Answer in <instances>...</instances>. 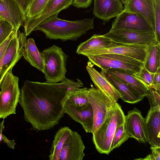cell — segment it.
I'll use <instances>...</instances> for the list:
<instances>
[{
    "label": "cell",
    "mask_w": 160,
    "mask_h": 160,
    "mask_svg": "<svg viewBox=\"0 0 160 160\" xmlns=\"http://www.w3.org/2000/svg\"><path fill=\"white\" fill-rule=\"evenodd\" d=\"M83 86L78 78L74 81L66 78L56 83L26 80L18 102L25 120L37 131L53 128L64 116V105L68 97Z\"/></svg>",
    "instance_id": "1"
},
{
    "label": "cell",
    "mask_w": 160,
    "mask_h": 160,
    "mask_svg": "<svg viewBox=\"0 0 160 160\" xmlns=\"http://www.w3.org/2000/svg\"><path fill=\"white\" fill-rule=\"evenodd\" d=\"M58 14H53L42 21L34 31H41L49 39L74 41L94 28V18L70 21L58 18Z\"/></svg>",
    "instance_id": "2"
},
{
    "label": "cell",
    "mask_w": 160,
    "mask_h": 160,
    "mask_svg": "<svg viewBox=\"0 0 160 160\" xmlns=\"http://www.w3.org/2000/svg\"><path fill=\"white\" fill-rule=\"evenodd\" d=\"M89 88H80L71 93L67 99L64 107V113L80 123L87 133H92L94 115L89 102L87 93Z\"/></svg>",
    "instance_id": "3"
},
{
    "label": "cell",
    "mask_w": 160,
    "mask_h": 160,
    "mask_svg": "<svg viewBox=\"0 0 160 160\" xmlns=\"http://www.w3.org/2000/svg\"><path fill=\"white\" fill-rule=\"evenodd\" d=\"M125 117L121 106L117 103L105 120L92 133L93 143L99 153L108 154L111 152L112 142L116 129L124 124Z\"/></svg>",
    "instance_id": "4"
},
{
    "label": "cell",
    "mask_w": 160,
    "mask_h": 160,
    "mask_svg": "<svg viewBox=\"0 0 160 160\" xmlns=\"http://www.w3.org/2000/svg\"><path fill=\"white\" fill-rule=\"evenodd\" d=\"M41 54L46 82L56 83L65 79L68 56L62 48L54 45L43 50Z\"/></svg>",
    "instance_id": "5"
},
{
    "label": "cell",
    "mask_w": 160,
    "mask_h": 160,
    "mask_svg": "<svg viewBox=\"0 0 160 160\" xmlns=\"http://www.w3.org/2000/svg\"><path fill=\"white\" fill-rule=\"evenodd\" d=\"M18 77L14 75L12 69L9 70L0 85V119H4L16 114V108L19 100L20 90Z\"/></svg>",
    "instance_id": "6"
},
{
    "label": "cell",
    "mask_w": 160,
    "mask_h": 160,
    "mask_svg": "<svg viewBox=\"0 0 160 160\" xmlns=\"http://www.w3.org/2000/svg\"><path fill=\"white\" fill-rule=\"evenodd\" d=\"M93 65L102 70L109 68L120 69L132 73L139 72L144 63L127 56L112 53H106L86 56Z\"/></svg>",
    "instance_id": "7"
},
{
    "label": "cell",
    "mask_w": 160,
    "mask_h": 160,
    "mask_svg": "<svg viewBox=\"0 0 160 160\" xmlns=\"http://www.w3.org/2000/svg\"><path fill=\"white\" fill-rule=\"evenodd\" d=\"M87 97L93 112L94 122L92 133L105 120L109 112L115 108L117 102L92 85L91 88H89Z\"/></svg>",
    "instance_id": "8"
},
{
    "label": "cell",
    "mask_w": 160,
    "mask_h": 160,
    "mask_svg": "<svg viewBox=\"0 0 160 160\" xmlns=\"http://www.w3.org/2000/svg\"><path fill=\"white\" fill-rule=\"evenodd\" d=\"M103 35L114 42L126 44L148 46L158 42L153 32L114 29Z\"/></svg>",
    "instance_id": "9"
},
{
    "label": "cell",
    "mask_w": 160,
    "mask_h": 160,
    "mask_svg": "<svg viewBox=\"0 0 160 160\" xmlns=\"http://www.w3.org/2000/svg\"><path fill=\"white\" fill-rule=\"evenodd\" d=\"M26 35L18 30L10 42L7 50L0 60V85L6 73L22 57L23 40Z\"/></svg>",
    "instance_id": "10"
},
{
    "label": "cell",
    "mask_w": 160,
    "mask_h": 160,
    "mask_svg": "<svg viewBox=\"0 0 160 160\" xmlns=\"http://www.w3.org/2000/svg\"><path fill=\"white\" fill-rule=\"evenodd\" d=\"M148 46L124 44L113 41L108 47L93 51L88 55L106 53L115 54L129 57L144 62Z\"/></svg>",
    "instance_id": "11"
},
{
    "label": "cell",
    "mask_w": 160,
    "mask_h": 160,
    "mask_svg": "<svg viewBox=\"0 0 160 160\" xmlns=\"http://www.w3.org/2000/svg\"><path fill=\"white\" fill-rule=\"evenodd\" d=\"M114 29L154 32L149 23L143 17L136 13L124 10L116 17L112 22L110 29Z\"/></svg>",
    "instance_id": "12"
},
{
    "label": "cell",
    "mask_w": 160,
    "mask_h": 160,
    "mask_svg": "<svg viewBox=\"0 0 160 160\" xmlns=\"http://www.w3.org/2000/svg\"><path fill=\"white\" fill-rule=\"evenodd\" d=\"M74 0H49L42 11L36 16L26 19L23 22L25 33L30 35L35 27L41 22L50 16L58 14L63 10L72 5Z\"/></svg>",
    "instance_id": "13"
},
{
    "label": "cell",
    "mask_w": 160,
    "mask_h": 160,
    "mask_svg": "<svg viewBox=\"0 0 160 160\" xmlns=\"http://www.w3.org/2000/svg\"><path fill=\"white\" fill-rule=\"evenodd\" d=\"M124 126L125 130L130 137L139 142H147L148 135L145 120L141 112L134 108L128 111L125 116Z\"/></svg>",
    "instance_id": "14"
},
{
    "label": "cell",
    "mask_w": 160,
    "mask_h": 160,
    "mask_svg": "<svg viewBox=\"0 0 160 160\" xmlns=\"http://www.w3.org/2000/svg\"><path fill=\"white\" fill-rule=\"evenodd\" d=\"M85 148L80 135L72 131L63 145L59 160H82L85 156Z\"/></svg>",
    "instance_id": "15"
},
{
    "label": "cell",
    "mask_w": 160,
    "mask_h": 160,
    "mask_svg": "<svg viewBox=\"0 0 160 160\" xmlns=\"http://www.w3.org/2000/svg\"><path fill=\"white\" fill-rule=\"evenodd\" d=\"M86 69L96 88H98L116 102L122 96L108 80L101 70L98 72L90 61L88 62Z\"/></svg>",
    "instance_id": "16"
},
{
    "label": "cell",
    "mask_w": 160,
    "mask_h": 160,
    "mask_svg": "<svg viewBox=\"0 0 160 160\" xmlns=\"http://www.w3.org/2000/svg\"><path fill=\"white\" fill-rule=\"evenodd\" d=\"M123 10L120 0H94L93 12L97 18L104 22L116 17Z\"/></svg>",
    "instance_id": "17"
},
{
    "label": "cell",
    "mask_w": 160,
    "mask_h": 160,
    "mask_svg": "<svg viewBox=\"0 0 160 160\" xmlns=\"http://www.w3.org/2000/svg\"><path fill=\"white\" fill-rule=\"evenodd\" d=\"M123 10L139 14L149 23L154 32L155 30L154 0H129L124 5Z\"/></svg>",
    "instance_id": "18"
},
{
    "label": "cell",
    "mask_w": 160,
    "mask_h": 160,
    "mask_svg": "<svg viewBox=\"0 0 160 160\" xmlns=\"http://www.w3.org/2000/svg\"><path fill=\"white\" fill-rule=\"evenodd\" d=\"M0 17L18 30L24 22L21 10L14 0H0Z\"/></svg>",
    "instance_id": "19"
},
{
    "label": "cell",
    "mask_w": 160,
    "mask_h": 160,
    "mask_svg": "<svg viewBox=\"0 0 160 160\" xmlns=\"http://www.w3.org/2000/svg\"><path fill=\"white\" fill-rule=\"evenodd\" d=\"M145 118L148 141L151 146H160V109L150 108Z\"/></svg>",
    "instance_id": "20"
},
{
    "label": "cell",
    "mask_w": 160,
    "mask_h": 160,
    "mask_svg": "<svg viewBox=\"0 0 160 160\" xmlns=\"http://www.w3.org/2000/svg\"><path fill=\"white\" fill-rule=\"evenodd\" d=\"M102 71L109 81L122 95L121 99L124 102L134 104L141 101L144 98L132 88L118 78Z\"/></svg>",
    "instance_id": "21"
},
{
    "label": "cell",
    "mask_w": 160,
    "mask_h": 160,
    "mask_svg": "<svg viewBox=\"0 0 160 160\" xmlns=\"http://www.w3.org/2000/svg\"><path fill=\"white\" fill-rule=\"evenodd\" d=\"M22 56L32 66L43 73L44 63L42 57L37 48L34 39L24 38Z\"/></svg>",
    "instance_id": "22"
},
{
    "label": "cell",
    "mask_w": 160,
    "mask_h": 160,
    "mask_svg": "<svg viewBox=\"0 0 160 160\" xmlns=\"http://www.w3.org/2000/svg\"><path fill=\"white\" fill-rule=\"evenodd\" d=\"M116 77L131 87L144 97L147 95L148 89L142 82L134 78L132 73L124 70L109 68L102 70Z\"/></svg>",
    "instance_id": "23"
},
{
    "label": "cell",
    "mask_w": 160,
    "mask_h": 160,
    "mask_svg": "<svg viewBox=\"0 0 160 160\" xmlns=\"http://www.w3.org/2000/svg\"><path fill=\"white\" fill-rule=\"evenodd\" d=\"M112 42L103 35L94 34L90 38L78 46L76 53L86 56L93 51L108 47Z\"/></svg>",
    "instance_id": "24"
},
{
    "label": "cell",
    "mask_w": 160,
    "mask_h": 160,
    "mask_svg": "<svg viewBox=\"0 0 160 160\" xmlns=\"http://www.w3.org/2000/svg\"><path fill=\"white\" fill-rule=\"evenodd\" d=\"M143 66L149 72H156L160 68V43L157 42L148 46Z\"/></svg>",
    "instance_id": "25"
},
{
    "label": "cell",
    "mask_w": 160,
    "mask_h": 160,
    "mask_svg": "<svg viewBox=\"0 0 160 160\" xmlns=\"http://www.w3.org/2000/svg\"><path fill=\"white\" fill-rule=\"evenodd\" d=\"M72 130L68 127L61 128L55 134L48 157L50 160H59L60 152L68 136Z\"/></svg>",
    "instance_id": "26"
},
{
    "label": "cell",
    "mask_w": 160,
    "mask_h": 160,
    "mask_svg": "<svg viewBox=\"0 0 160 160\" xmlns=\"http://www.w3.org/2000/svg\"><path fill=\"white\" fill-rule=\"evenodd\" d=\"M130 137L127 133L125 128L124 124L118 127L116 130L112 142L111 150L119 147Z\"/></svg>",
    "instance_id": "27"
},
{
    "label": "cell",
    "mask_w": 160,
    "mask_h": 160,
    "mask_svg": "<svg viewBox=\"0 0 160 160\" xmlns=\"http://www.w3.org/2000/svg\"><path fill=\"white\" fill-rule=\"evenodd\" d=\"M49 0H34L29 6L26 13V19L33 18L40 13Z\"/></svg>",
    "instance_id": "28"
},
{
    "label": "cell",
    "mask_w": 160,
    "mask_h": 160,
    "mask_svg": "<svg viewBox=\"0 0 160 160\" xmlns=\"http://www.w3.org/2000/svg\"><path fill=\"white\" fill-rule=\"evenodd\" d=\"M153 73L149 72L143 66L139 72L133 73L132 75L143 83L148 90L150 88H153L152 78Z\"/></svg>",
    "instance_id": "29"
},
{
    "label": "cell",
    "mask_w": 160,
    "mask_h": 160,
    "mask_svg": "<svg viewBox=\"0 0 160 160\" xmlns=\"http://www.w3.org/2000/svg\"><path fill=\"white\" fill-rule=\"evenodd\" d=\"M14 26L6 20L0 19V45L14 29Z\"/></svg>",
    "instance_id": "30"
},
{
    "label": "cell",
    "mask_w": 160,
    "mask_h": 160,
    "mask_svg": "<svg viewBox=\"0 0 160 160\" xmlns=\"http://www.w3.org/2000/svg\"><path fill=\"white\" fill-rule=\"evenodd\" d=\"M155 30L154 33L157 42L160 43V0H154Z\"/></svg>",
    "instance_id": "31"
},
{
    "label": "cell",
    "mask_w": 160,
    "mask_h": 160,
    "mask_svg": "<svg viewBox=\"0 0 160 160\" xmlns=\"http://www.w3.org/2000/svg\"><path fill=\"white\" fill-rule=\"evenodd\" d=\"M146 97L148 99L150 108L160 109V91L153 88H150L148 89Z\"/></svg>",
    "instance_id": "32"
},
{
    "label": "cell",
    "mask_w": 160,
    "mask_h": 160,
    "mask_svg": "<svg viewBox=\"0 0 160 160\" xmlns=\"http://www.w3.org/2000/svg\"><path fill=\"white\" fill-rule=\"evenodd\" d=\"M18 30L14 29L8 38L0 45V60L6 52L11 40L16 35Z\"/></svg>",
    "instance_id": "33"
},
{
    "label": "cell",
    "mask_w": 160,
    "mask_h": 160,
    "mask_svg": "<svg viewBox=\"0 0 160 160\" xmlns=\"http://www.w3.org/2000/svg\"><path fill=\"white\" fill-rule=\"evenodd\" d=\"M17 3L22 13L24 22L26 19V14L27 10L34 0H14Z\"/></svg>",
    "instance_id": "34"
},
{
    "label": "cell",
    "mask_w": 160,
    "mask_h": 160,
    "mask_svg": "<svg viewBox=\"0 0 160 160\" xmlns=\"http://www.w3.org/2000/svg\"><path fill=\"white\" fill-rule=\"evenodd\" d=\"M4 120L3 119L0 124V142L2 141L6 143L8 147L10 148L14 149L16 143L14 140H9L7 137L2 134V131L4 128Z\"/></svg>",
    "instance_id": "35"
},
{
    "label": "cell",
    "mask_w": 160,
    "mask_h": 160,
    "mask_svg": "<svg viewBox=\"0 0 160 160\" xmlns=\"http://www.w3.org/2000/svg\"><path fill=\"white\" fill-rule=\"evenodd\" d=\"M150 149L152 153L148 155L144 158L137 159H143L148 160H160V146H151Z\"/></svg>",
    "instance_id": "36"
},
{
    "label": "cell",
    "mask_w": 160,
    "mask_h": 160,
    "mask_svg": "<svg viewBox=\"0 0 160 160\" xmlns=\"http://www.w3.org/2000/svg\"><path fill=\"white\" fill-rule=\"evenodd\" d=\"M92 0H74L72 5L78 8H86L90 6Z\"/></svg>",
    "instance_id": "37"
},
{
    "label": "cell",
    "mask_w": 160,
    "mask_h": 160,
    "mask_svg": "<svg viewBox=\"0 0 160 160\" xmlns=\"http://www.w3.org/2000/svg\"><path fill=\"white\" fill-rule=\"evenodd\" d=\"M153 88L160 91V68L153 73L152 78Z\"/></svg>",
    "instance_id": "38"
},
{
    "label": "cell",
    "mask_w": 160,
    "mask_h": 160,
    "mask_svg": "<svg viewBox=\"0 0 160 160\" xmlns=\"http://www.w3.org/2000/svg\"><path fill=\"white\" fill-rule=\"evenodd\" d=\"M122 4H124V5L126 4L129 0H120Z\"/></svg>",
    "instance_id": "39"
},
{
    "label": "cell",
    "mask_w": 160,
    "mask_h": 160,
    "mask_svg": "<svg viewBox=\"0 0 160 160\" xmlns=\"http://www.w3.org/2000/svg\"><path fill=\"white\" fill-rule=\"evenodd\" d=\"M2 19V18H0V19Z\"/></svg>",
    "instance_id": "40"
},
{
    "label": "cell",
    "mask_w": 160,
    "mask_h": 160,
    "mask_svg": "<svg viewBox=\"0 0 160 160\" xmlns=\"http://www.w3.org/2000/svg\"><path fill=\"white\" fill-rule=\"evenodd\" d=\"M0 18H1L0 17Z\"/></svg>",
    "instance_id": "41"
}]
</instances>
